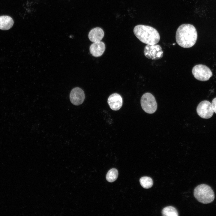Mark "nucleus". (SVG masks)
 I'll use <instances>...</instances> for the list:
<instances>
[{
    "label": "nucleus",
    "mask_w": 216,
    "mask_h": 216,
    "mask_svg": "<svg viewBox=\"0 0 216 216\" xmlns=\"http://www.w3.org/2000/svg\"><path fill=\"white\" fill-rule=\"evenodd\" d=\"M197 38L196 29L192 25L184 24L180 26L176 31V39L177 43L184 48L193 46Z\"/></svg>",
    "instance_id": "f257e3e1"
},
{
    "label": "nucleus",
    "mask_w": 216,
    "mask_h": 216,
    "mask_svg": "<svg viewBox=\"0 0 216 216\" xmlns=\"http://www.w3.org/2000/svg\"><path fill=\"white\" fill-rule=\"evenodd\" d=\"M134 34L142 43L147 44H154L160 41V36L158 31L148 26L139 25L133 30Z\"/></svg>",
    "instance_id": "f03ea898"
},
{
    "label": "nucleus",
    "mask_w": 216,
    "mask_h": 216,
    "mask_svg": "<svg viewBox=\"0 0 216 216\" xmlns=\"http://www.w3.org/2000/svg\"><path fill=\"white\" fill-rule=\"evenodd\" d=\"M194 194L195 197L199 202L204 204L212 202L215 198L212 188L205 184L197 186L194 189Z\"/></svg>",
    "instance_id": "7ed1b4c3"
},
{
    "label": "nucleus",
    "mask_w": 216,
    "mask_h": 216,
    "mask_svg": "<svg viewBox=\"0 0 216 216\" xmlns=\"http://www.w3.org/2000/svg\"><path fill=\"white\" fill-rule=\"evenodd\" d=\"M142 108L146 112L152 114L157 110V104L154 96L151 93L147 92L142 96L140 100Z\"/></svg>",
    "instance_id": "20e7f679"
},
{
    "label": "nucleus",
    "mask_w": 216,
    "mask_h": 216,
    "mask_svg": "<svg viewBox=\"0 0 216 216\" xmlns=\"http://www.w3.org/2000/svg\"><path fill=\"white\" fill-rule=\"evenodd\" d=\"M192 73L196 79L202 81L208 80L212 76V73L210 68L201 64L195 66L192 68Z\"/></svg>",
    "instance_id": "39448f33"
},
{
    "label": "nucleus",
    "mask_w": 216,
    "mask_h": 216,
    "mask_svg": "<svg viewBox=\"0 0 216 216\" xmlns=\"http://www.w3.org/2000/svg\"><path fill=\"white\" fill-rule=\"evenodd\" d=\"M144 53L146 58L152 60L160 59L163 56L161 47L156 44H147L144 47Z\"/></svg>",
    "instance_id": "423d86ee"
},
{
    "label": "nucleus",
    "mask_w": 216,
    "mask_h": 216,
    "mask_svg": "<svg viewBox=\"0 0 216 216\" xmlns=\"http://www.w3.org/2000/svg\"><path fill=\"white\" fill-rule=\"evenodd\" d=\"M196 112L200 117L205 119L211 118L214 112L212 104L206 100H203L199 104L196 108Z\"/></svg>",
    "instance_id": "0eeeda50"
},
{
    "label": "nucleus",
    "mask_w": 216,
    "mask_h": 216,
    "mask_svg": "<svg viewBox=\"0 0 216 216\" xmlns=\"http://www.w3.org/2000/svg\"><path fill=\"white\" fill-rule=\"evenodd\" d=\"M85 98L83 91L79 87H75L71 91L70 99L71 103L74 105H79L84 101Z\"/></svg>",
    "instance_id": "6e6552de"
},
{
    "label": "nucleus",
    "mask_w": 216,
    "mask_h": 216,
    "mask_svg": "<svg viewBox=\"0 0 216 216\" xmlns=\"http://www.w3.org/2000/svg\"><path fill=\"white\" fill-rule=\"evenodd\" d=\"M108 103L110 108L113 110H118L122 107L123 100L121 96L117 93H113L108 98Z\"/></svg>",
    "instance_id": "1a4fd4ad"
},
{
    "label": "nucleus",
    "mask_w": 216,
    "mask_h": 216,
    "mask_svg": "<svg viewBox=\"0 0 216 216\" xmlns=\"http://www.w3.org/2000/svg\"><path fill=\"white\" fill-rule=\"evenodd\" d=\"M105 50L104 43L101 41L93 42L90 46L89 50L92 55L95 57L101 56Z\"/></svg>",
    "instance_id": "9d476101"
},
{
    "label": "nucleus",
    "mask_w": 216,
    "mask_h": 216,
    "mask_svg": "<svg viewBox=\"0 0 216 216\" xmlns=\"http://www.w3.org/2000/svg\"><path fill=\"white\" fill-rule=\"evenodd\" d=\"M104 36L103 30L98 27L91 29L88 34V38L92 42H95L100 41Z\"/></svg>",
    "instance_id": "9b49d317"
},
{
    "label": "nucleus",
    "mask_w": 216,
    "mask_h": 216,
    "mask_svg": "<svg viewBox=\"0 0 216 216\" xmlns=\"http://www.w3.org/2000/svg\"><path fill=\"white\" fill-rule=\"evenodd\" d=\"M14 23V20L11 17L6 15L0 16V29L8 30L12 27Z\"/></svg>",
    "instance_id": "f8f14e48"
},
{
    "label": "nucleus",
    "mask_w": 216,
    "mask_h": 216,
    "mask_svg": "<svg viewBox=\"0 0 216 216\" xmlns=\"http://www.w3.org/2000/svg\"><path fill=\"white\" fill-rule=\"evenodd\" d=\"M162 214L163 216H178V212L175 208L172 206H167L162 210Z\"/></svg>",
    "instance_id": "ddd939ff"
},
{
    "label": "nucleus",
    "mask_w": 216,
    "mask_h": 216,
    "mask_svg": "<svg viewBox=\"0 0 216 216\" xmlns=\"http://www.w3.org/2000/svg\"><path fill=\"white\" fill-rule=\"evenodd\" d=\"M118 175L117 170L115 168H112L106 174V180L109 182H113L117 179Z\"/></svg>",
    "instance_id": "4468645a"
},
{
    "label": "nucleus",
    "mask_w": 216,
    "mask_h": 216,
    "mask_svg": "<svg viewBox=\"0 0 216 216\" xmlns=\"http://www.w3.org/2000/svg\"><path fill=\"white\" fill-rule=\"evenodd\" d=\"M140 184L144 188L148 189L151 188L153 184V180L151 178L148 176H143L140 179Z\"/></svg>",
    "instance_id": "2eb2a0df"
},
{
    "label": "nucleus",
    "mask_w": 216,
    "mask_h": 216,
    "mask_svg": "<svg viewBox=\"0 0 216 216\" xmlns=\"http://www.w3.org/2000/svg\"><path fill=\"white\" fill-rule=\"evenodd\" d=\"M211 104L214 112L216 113V97L213 99Z\"/></svg>",
    "instance_id": "dca6fc26"
}]
</instances>
